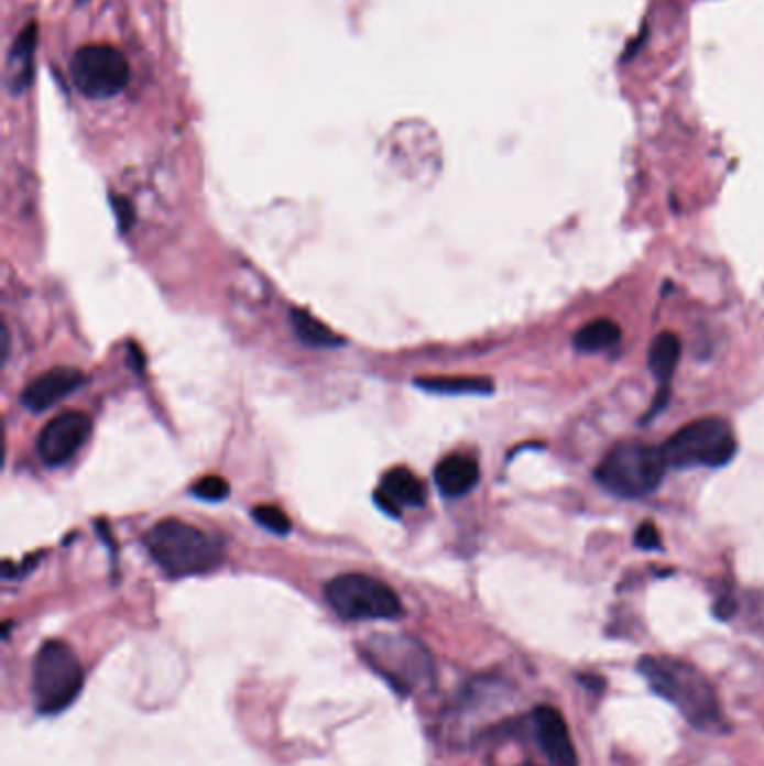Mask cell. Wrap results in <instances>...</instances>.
I'll return each instance as SVG.
<instances>
[{"label":"cell","instance_id":"6da1fadb","mask_svg":"<svg viewBox=\"0 0 764 766\" xmlns=\"http://www.w3.org/2000/svg\"><path fill=\"white\" fill-rule=\"evenodd\" d=\"M640 672L651 690L673 704L690 726L707 733L727 729L716 688L692 664L673 657H644Z\"/></svg>","mask_w":764,"mask_h":766},{"label":"cell","instance_id":"8992f818","mask_svg":"<svg viewBox=\"0 0 764 766\" xmlns=\"http://www.w3.org/2000/svg\"><path fill=\"white\" fill-rule=\"evenodd\" d=\"M668 467L697 469L724 467L738 451L733 426L722 417H702L681 426L662 446Z\"/></svg>","mask_w":764,"mask_h":766},{"label":"cell","instance_id":"7c38bea8","mask_svg":"<svg viewBox=\"0 0 764 766\" xmlns=\"http://www.w3.org/2000/svg\"><path fill=\"white\" fill-rule=\"evenodd\" d=\"M374 502L391 516H402L408 506L426 504V484L406 467H397L384 473L374 489Z\"/></svg>","mask_w":764,"mask_h":766},{"label":"cell","instance_id":"7402d4cb","mask_svg":"<svg viewBox=\"0 0 764 766\" xmlns=\"http://www.w3.org/2000/svg\"><path fill=\"white\" fill-rule=\"evenodd\" d=\"M634 543L640 545L642 549H657L662 545V538H659V532L653 523H644L640 529H636Z\"/></svg>","mask_w":764,"mask_h":766},{"label":"cell","instance_id":"5bb4252c","mask_svg":"<svg viewBox=\"0 0 764 766\" xmlns=\"http://www.w3.org/2000/svg\"><path fill=\"white\" fill-rule=\"evenodd\" d=\"M36 43H39V30L34 23L25 25L14 39V45L8 58V81L14 92H23L32 84Z\"/></svg>","mask_w":764,"mask_h":766},{"label":"cell","instance_id":"ffe728a7","mask_svg":"<svg viewBox=\"0 0 764 766\" xmlns=\"http://www.w3.org/2000/svg\"><path fill=\"white\" fill-rule=\"evenodd\" d=\"M194 495H198L200 500H207V502H220L229 495V482L222 478V475H205L200 478L196 484H194Z\"/></svg>","mask_w":764,"mask_h":766},{"label":"cell","instance_id":"4fadbf2b","mask_svg":"<svg viewBox=\"0 0 764 766\" xmlns=\"http://www.w3.org/2000/svg\"><path fill=\"white\" fill-rule=\"evenodd\" d=\"M478 482H480V464L471 456L454 453L439 460L435 467V484L444 495L449 497H460L469 493Z\"/></svg>","mask_w":764,"mask_h":766},{"label":"cell","instance_id":"52a82bcc","mask_svg":"<svg viewBox=\"0 0 764 766\" xmlns=\"http://www.w3.org/2000/svg\"><path fill=\"white\" fill-rule=\"evenodd\" d=\"M326 599L339 616L350 621H391L404 614L397 592L368 573H341L326 586Z\"/></svg>","mask_w":764,"mask_h":766},{"label":"cell","instance_id":"277c9868","mask_svg":"<svg viewBox=\"0 0 764 766\" xmlns=\"http://www.w3.org/2000/svg\"><path fill=\"white\" fill-rule=\"evenodd\" d=\"M668 462L653 444L625 439L614 444L597 467V480L621 497H644L664 480Z\"/></svg>","mask_w":764,"mask_h":766},{"label":"cell","instance_id":"9c48e42d","mask_svg":"<svg viewBox=\"0 0 764 766\" xmlns=\"http://www.w3.org/2000/svg\"><path fill=\"white\" fill-rule=\"evenodd\" d=\"M92 419L81 411L61 413L45 424L36 439V453L47 467H61L73 460L90 437Z\"/></svg>","mask_w":764,"mask_h":766},{"label":"cell","instance_id":"9a60e30c","mask_svg":"<svg viewBox=\"0 0 764 766\" xmlns=\"http://www.w3.org/2000/svg\"><path fill=\"white\" fill-rule=\"evenodd\" d=\"M415 386L437 395H489L493 383L478 376H426L415 379Z\"/></svg>","mask_w":764,"mask_h":766},{"label":"cell","instance_id":"e0dca14e","mask_svg":"<svg viewBox=\"0 0 764 766\" xmlns=\"http://www.w3.org/2000/svg\"><path fill=\"white\" fill-rule=\"evenodd\" d=\"M292 328L296 337L312 348H339L346 343L343 337H339L335 330H330L324 321H318L316 316H312L305 309L292 311Z\"/></svg>","mask_w":764,"mask_h":766},{"label":"cell","instance_id":"8fae6325","mask_svg":"<svg viewBox=\"0 0 764 766\" xmlns=\"http://www.w3.org/2000/svg\"><path fill=\"white\" fill-rule=\"evenodd\" d=\"M84 379H86L84 372L70 365H58V368L45 370L43 374H39L36 379L28 383L21 395V402L25 408L34 413H43L52 408L54 404H58L63 397L75 393L84 383Z\"/></svg>","mask_w":764,"mask_h":766},{"label":"cell","instance_id":"30bf717a","mask_svg":"<svg viewBox=\"0 0 764 766\" xmlns=\"http://www.w3.org/2000/svg\"><path fill=\"white\" fill-rule=\"evenodd\" d=\"M532 720L536 742L552 766H579L575 740H571L560 711H556L554 707H538Z\"/></svg>","mask_w":764,"mask_h":766},{"label":"cell","instance_id":"3957f363","mask_svg":"<svg viewBox=\"0 0 764 766\" xmlns=\"http://www.w3.org/2000/svg\"><path fill=\"white\" fill-rule=\"evenodd\" d=\"M365 661L404 694L426 690L435 681L433 655L406 634H374L361 646Z\"/></svg>","mask_w":764,"mask_h":766},{"label":"cell","instance_id":"7a4b0ae2","mask_svg":"<svg viewBox=\"0 0 764 766\" xmlns=\"http://www.w3.org/2000/svg\"><path fill=\"white\" fill-rule=\"evenodd\" d=\"M144 543L155 562L175 579L207 573L225 556V547L216 536L175 518L155 523L144 536Z\"/></svg>","mask_w":764,"mask_h":766},{"label":"cell","instance_id":"ac0fdd59","mask_svg":"<svg viewBox=\"0 0 764 766\" xmlns=\"http://www.w3.org/2000/svg\"><path fill=\"white\" fill-rule=\"evenodd\" d=\"M621 339V328L612 321V318H594V321L586 324L577 335H575V348L579 352H603L619 343Z\"/></svg>","mask_w":764,"mask_h":766},{"label":"cell","instance_id":"5b68a950","mask_svg":"<svg viewBox=\"0 0 764 766\" xmlns=\"http://www.w3.org/2000/svg\"><path fill=\"white\" fill-rule=\"evenodd\" d=\"M84 668L70 646L45 642L32 666V694L41 715H58L79 697Z\"/></svg>","mask_w":764,"mask_h":766},{"label":"cell","instance_id":"d6986e66","mask_svg":"<svg viewBox=\"0 0 764 766\" xmlns=\"http://www.w3.org/2000/svg\"><path fill=\"white\" fill-rule=\"evenodd\" d=\"M253 521H257L261 527H265L272 534L285 536L292 529V521L285 514V511L276 504H261L253 508Z\"/></svg>","mask_w":764,"mask_h":766},{"label":"cell","instance_id":"ba28073f","mask_svg":"<svg viewBox=\"0 0 764 766\" xmlns=\"http://www.w3.org/2000/svg\"><path fill=\"white\" fill-rule=\"evenodd\" d=\"M75 88L90 99H110L131 81L125 56L108 43H90L75 52L70 61Z\"/></svg>","mask_w":764,"mask_h":766},{"label":"cell","instance_id":"2e32d148","mask_svg":"<svg viewBox=\"0 0 764 766\" xmlns=\"http://www.w3.org/2000/svg\"><path fill=\"white\" fill-rule=\"evenodd\" d=\"M679 357H681V341L677 335L662 332L655 337L648 352V365H651V372L659 379L662 389H668V381L675 374Z\"/></svg>","mask_w":764,"mask_h":766},{"label":"cell","instance_id":"44dd1931","mask_svg":"<svg viewBox=\"0 0 764 766\" xmlns=\"http://www.w3.org/2000/svg\"><path fill=\"white\" fill-rule=\"evenodd\" d=\"M112 209H114V214H117L119 227H121V229H131V225L135 222V209H133L131 200L119 198V196H112Z\"/></svg>","mask_w":764,"mask_h":766}]
</instances>
